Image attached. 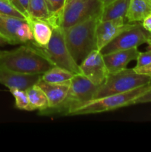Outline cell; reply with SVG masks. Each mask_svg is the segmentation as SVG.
Wrapping results in <instances>:
<instances>
[{
    "instance_id": "cell-1",
    "label": "cell",
    "mask_w": 151,
    "mask_h": 152,
    "mask_svg": "<svg viewBox=\"0 0 151 152\" xmlns=\"http://www.w3.org/2000/svg\"><path fill=\"white\" fill-rule=\"evenodd\" d=\"M53 66L33 41L13 50H0V67L13 72L41 75Z\"/></svg>"
},
{
    "instance_id": "cell-2",
    "label": "cell",
    "mask_w": 151,
    "mask_h": 152,
    "mask_svg": "<svg viewBox=\"0 0 151 152\" xmlns=\"http://www.w3.org/2000/svg\"><path fill=\"white\" fill-rule=\"evenodd\" d=\"M100 16H93L68 28H63L64 36L69 51L79 65L89 53L97 50L96 26Z\"/></svg>"
},
{
    "instance_id": "cell-3",
    "label": "cell",
    "mask_w": 151,
    "mask_h": 152,
    "mask_svg": "<svg viewBox=\"0 0 151 152\" xmlns=\"http://www.w3.org/2000/svg\"><path fill=\"white\" fill-rule=\"evenodd\" d=\"M98 88L99 86L93 84L82 74H75L70 80L69 90L65 100L56 108L46 109L39 113L70 115L76 108L93 100Z\"/></svg>"
},
{
    "instance_id": "cell-4",
    "label": "cell",
    "mask_w": 151,
    "mask_h": 152,
    "mask_svg": "<svg viewBox=\"0 0 151 152\" xmlns=\"http://www.w3.org/2000/svg\"><path fill=\"white\" fill-rule=\"evenodd\" d=\"M150 88L151 83H150L124 93L115 94L99 99H93L76 108L70 114V116L98 114L131 105L135 99L143 95Z\"/></svg>"
},
{
    "instance_id": "cell-5",
    "label": "cell",
    "mask_w": 151,
    "mask_h": 152,
    "mask_svg": "<svg viewBox=\"0 0 151 152\" xmlns=\"http://www.w3.org/2000/svg\"><path fill=\"white\" fill-rule=\"evenodd\" d=\"M150 83H151V77L137 74L133 68H125L108 74L105 81L99 86L94 99L124 93Z\"/></svg>"
},
{
    "instance_id": "cell-6",
    "label": "cell",
    "mask_w": 151,
    "mask_h": 152,
    "mask_svg": "<svg viewBox=\"0 0 151 152\" xmlns=\"http://www.w3.org/2000/svg\"><path fill=\"white\" fill-rule=\"evenodd\" d=\"M52 29L51 38L46 47H41L33 41V44L53 65L65 68L75 74H81L79 65L74 60L67 46L63 28L56 26Z\"/></svg>"
},
{
    "instance_id": "cell-7",
    "label": "cell",
    "mask_w": 151,
    "mask_h": 152,
    "mask_svg": "<svg viewBox=\"0 0 151 152\" xmlns=\"http://www.w3.org/2000/svg\"><path fill=\"white\" fill-rule=\"evenodd\" d=\"M103 5L100 0H67L62 11L61 26L65 28L93 16H100Z\"/></svg>"
},
{
    "instance_id": "cell-8",
    "label": "cell",
    "mask_w": 151,
    "mask_h": 152,
    "mask_svg": "<svg viewBox=\"0 0 151 152\" xmlns=\"http://www.w3.org/2000/svg\"><path fill=\"white\" fill-rule=\"evenodd\" d=\"M0 37L9 44H25L33 41L30 26L26 19L0 16Z\"/></svg>"
},
{
    "instance_id": "cell-9",
    "label": "cell",
    "mask_w": 151,
    "mask_h": 152,
    "mask_svg": "<svg viewBox=\"0 0 151 152\" xmlns=\"http://www.w3.org/2000/svg\"><path fill=\"white\" fill-rule=\"evenodd\" d=\"M142 27L141 22H138L135 26L124 31L117 36L113 40L108 43L101 50L102 54L127 49L138 48L144 43H147L150 34Z\"/></svg>"
},
{
    "instance_id": "cell-10",
    "label": "cell",
    "mask_w": 151,
    "mask_h": 152,
    "mask_svg": "<svg viewBox=\"0 0 151 152\" xmlns=\"http://www.w3.org/2000/svg\"><path fill=\"white\" fill-rule=\"evenodd\" d=\"M136 23L129 22L126 18H117L106 21H99L96 26V45L100 50L117 36L133 28Z\"/></svg>"
},
{
    "instance_id": "cell-11",
    "label": "cell",
    "mask_w": 151,
    "mask_h": 152,
    "mask_svg": "<svg viewBox=\"0 0 151 152\" xmlns=\"http://www.w3.org/2000/svg\"><path fill=\"white\" fill-rule=\"evenodd\" d=\"M79 68L81 74L99 86L105 81L109 74L103 54L99 50H94L89 53L79 64Z\"/></svg>"
},
{
    "instance_id": "cell-12",
    "label": "cell",
    "mask_w": 151,
    "mask_h": 152,
    "mask_svg": "<svg viewBox=\"0 0 151 152\" xmlns=\"http://www.w3.org/2000/svg\"><path fill=\"white\" fill-rule=\"evenodd\" d=\"M139 51L138 48L116 50L103 54L104 61L109 74L118 72L127 68L131 61L136 59Z\"/></svg>"
},
{
    "instance_id": "cell-13",
    "label": "cell",
    "mask_w": 151,
    "mask_h": 152,
    "mask_svg": "<svg viewBox=\"0 0 151 152\" xmlns=\"http://www.w3.org/2000/svg\"><path fill=\"white\" fill-rule=\"evenodd\" d=\"M41 76V74H19L0 67V84L8 88H16L26 90L33 85L36 84Z\"/></svg>"
},
{
    "instance_id": "cell-14",
    "label": "cell",
    "mask_w": 151,
    "mask_h": 152,
    "mask_svg": "<svg viewBox=\"0 0 151 152\" xmlns=\"http://www.w3.org/2000/svg\"><path fill=\"white\" fill-rule=\"evenodd\" d=\"M36 84L42 89L48 99L49 108L47 109H51L59 106L65 100L69 90L70 81L62 83H50L40 78Z\"/></svg>"
},
{
    "instance_id": "cell-15",
    "label": "cell",
    "mask_w": 151,
    "mask_h": 152,
    "mask_svg": "<svg viewBox=\"0 0 151 152\" xmlns=\"http://www.w3.org/2000/svg\"><path fill=\"white\" fill-rule=\"evenodd\" d=\"M26 20L29 23L33 36V42L41 47H46L52 36L51 26L46 21L27 16Z\"/></svg>"
},
{
    "instance_id": "cell-16",
    "label": "cell",
    "mask_w": 151,
    "mask_h": 152,
    "mask_svg": "<svg viewBox=\"0 0 151 152\" xmlns=\"http://www.w3.org/2000/svg\"><path fill=\"white\" fill-rule=\"evenodd\" d=\"M151 14V0H130L126 19L129 22H141Z\"/></svg>"
},
{
    "instance_id": "cell-17",
    "label": "cell",
    "mask_w": 151,
    "mask_h": 152,
    "mask_svg": "<svg viewBox=\"0 0 151 152\" xmlns=\"http://www.w3.org/2000/svg\"><path fill=\"white\" fill-rule=\"evenodd\" d=\"M130 0H114L103 7L100 21H106L117 18H126Z\"/></svg>"
},
{
    "instance_id": "cell-18",
    "label": "cell",
    "mask_w": 151,
    "mask_h": 152,
    "mask_svg": "<svg viewBox=\"0 0 151 152\" xmlns=\"http://www.w3.org/2000/svg\"><path fill=\"white\" fill-rule=\"evenodd\" d=\"M25 91L33 111L37 110L41 112L49 108L48 99L42 89L38 85H33Z\"/></svg>"
},
{
    "instance_id": "cell-19",
    "label": "cell",
    "mask_w": 151,
    "mask_h": 152,
    "mask_svg": "<svg viewBox=\"0 0 151 152\" xmlns=\"http://www.w3.org/2000/svg\"><path fill=\"white\" fill-rule=\"evenodd\" d=\"M75 74L65 68L59 66H53L41 74V79L50 83H62L70 81Z\"/></svg>"
},
{
    "instance_id": "cell-20",
    "label": "cell",
    "mask_w": 151,
    "mask_h": 152,
    "mask_svg": "<svg viewBox=\"0 0 151 152\" xmlns=\"http://www.w3.org/2000/svg\"><path fill=\"white\" fill-rule=\"evenodd\" d=\"M28 12V16L44 20L47 22L52 15L44 0H30Z\"/></svg>"
},
{
    "instance_id": "cell-21",
    "label": "cell",
    "mask_w": 151,
    "mask_h": 152,
    "mask_svg": "<svg viewBox=\"0 0 151 152\" xmlns=\"http://www.w3.org/2000/svg\"><path fill=\"white\" fill-rule=\"evenodd\" d=\"M9 90L15 99L16 108L20 110H25V111H33L30 103L26 91L16 88H9Z\"/></svg>"
},
{
    "instance_id": "cell-22",
    "label": "cell",
    "mask_w": 151,
    "mask_h": 152,
    "mask_svg": "<svg viewBox=\"0 0 151 152\" xmlns=\"http://www.w3.org/2000/svg\"><path fill=\"white\" fill-rule=\"evenodd\" d=\"M0 16L26 19L25 16L17 9L15 8L8 0H0Z\"/></svg>"
},
{
    "instance_id": "cell-23",
    "label": "cell",
    "mask_w": 151,
    "mask_h": 152,
    "mask_svg": "<svg viewBox=\"0 0 151 152\" xmlns=\"http://www.w3.org/2000/svg\"><path fill=\"white\" fill-rule=\"evenodd\" d=\"M51 14L60 13L67 0H44Z\"/></svg>"
},
{
    "instance_id": "cell-24",
    "label": "cell",
    "mask_w": 151,
    "mask_h": 152,
    "mask_svg": "<svg viewBox=\"0 0 151 152\" xmlns=\"http://www.w3.org/2000/svg\"><path fill=\"white\" fill-rule=\"evenodd\" d=\"M10 4L20 13H22L25 18L28 16V4L30 0H8Z\"/></svg>"
},
{
    "instance_id": "cell-25",
    "label": "cell",
    "mask_w": 151,
    "mask_h": 152,
    "mask_svg": "<svg viewBox=\"0 0 151 152\" xmlns=\"http://www.w3.org/2000/svg\"><path fill=\"white\" fill-rule=\"evenodd\" d=\"M151 63V50L146 52H139L136 58V68L143 67Z\"/></svg>"
},
{
    "instance_id": "cell-26",
    "label": "cell",
    "mask_w": 151,
    "mask_h": 152,
    "mask_svg": "<svg viewBox=\"0 0 151 152\" xmlns=\"http://www.w3.org/2000/svg\"><path fill=\"white\" fill-rule=\"evenodd\" d=\"M147 102H151V88L148 91L144 94L143 95L138 97L137 99H135L133 102L132 105H137V104L142 103H147Z\"/></svg>"
},
{
    "instance_id": "cell-27",
    "label": "cell",
    "mask_w": 151,
    "mask_h": 152,
    "mask_svg": "<svg viewBox=\"0 0 151 152\" xmlns=\"http://www.w3.org/2000/svg\"><path fill=\"white\" fill-rule=\"evenodd\" d=\"M133 70H134L137 74H144V75H147L151 77V63L147 65H145V66L139 67V68H136V67H134V68H133Z\"/></svg>"
},
{
    "instance_id": "cell-28",
    "label": "cell",
    "mask_w": 151,
    "mask_h": 152,
    "mask_svg": "<svg viewBox=\"0 0 151 152\" xmlns=\"http://www.w3.org/2000/svg\"><path fill=\"white\" fill-rule=\"evenodd\" d=\"M142 27L144 28L145 31H147L148 33H150V35L151 37V14L149 15L148 16H147L142 22Z\"/></svg>"
},
{
    "instance_id": "cell-29",
    "label": "cell",
    "mask_w": 151,
    "mask_h": 152,
    "mask_svg": "<svg viewBox=\"0 0 151 152\" xmlns=\"http://www.w3.org/2000/svg\"><path fill=\"white\" fill-rule=\"evenodd\" d=\"M101 2H102V5H103V7H105V6L108 5L109 4H110L112 1H113L114 0H100Z\"/></svg>"
},
{
    "instance_id": "cell-30",
    "label": "cell",
    "mask_w": 151,
    "mask_h": 152,
    "mask_svg": "<svg viewBox=\"0 0 151 152\" xmlns=\"http://www.w3.org/2000/svg\"><path fill=\"white\" fill-rule=\"evenodd\" d=\"M147 43V44L149 45V46H150V48H151V37H150V35L149 38H148Z\"/></svg>"
}]
</instances>
